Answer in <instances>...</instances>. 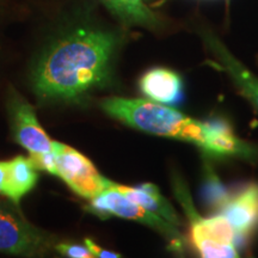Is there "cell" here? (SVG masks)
<instances>
[{"label":"cell","instance_id":"cell-1","mask_svg":"<svg viewBox=\"0 0 258 258\" xmlns=\"http://www.w3.org/2000/svg\"><path fill=\"white\" fill-rule=\"evenodd\" d=\"M118 40L112 32L82 28L54 42L32 72L42 98L77 101L109 78Z\"/></svg>","mask_w":258,"mask_h":258},{"label":"cell","instance_id":"cell-2","mask_svg":"<svg viewBox=\"0 0 258 258\" xmlns=\"http://www.w3.org/2000/svg\"><path fill=\"white\" fill-rule=\"evenodd\" d=\"M102 109L111 117L145 133L186 141L221 156L251 154L249 145L227 127L188 117L170 105L148 99L109 97L103 99Z\"/></svg>","mask_w":258,"mask_h":258},{"label":"cell","instance_id":"cell-3","mask_svg":"<svg viewBox=\"0 0 258 258\" xmlns=\"http://www.w3.org/2000/svg\"><path fill=\"white\" fill-rule=\"evenodd\" d=\"M175 192L190 221L191 240L199 253L205 258L239 257L237 234L224 215L201 218L192 206L189 191L182 180H175Z\"/></svg>","mask_w":258,"mask_h":258},{"label":"cell","instance_id":"cell-4","mask_svg":"<svg viewBox=\"0 0 258 258\" xmlns=\"http://www.w3.org/2000/svg\"><path fill=\"white\" fill-rule=\"evenodd\" d=\"M88 211L103 219L117 217L141 222L159 232L169 241L170 247L173 251H180L184 246V238L177 226L125 198L123 194L112 188L111 184L96 198L91 199Z\"/></svg>","mask_w":258,"mask_h":258},{"label":"cell","instance_id":"cell-5","mask_svg":"<svg viewBox=\"0 0 258 258\" xmlns=\"http://www.w3.org/2000/svg\"><path fill=\"white\" fill-rule=\"evenodd\" d=\"M54 176L61 179L83 199L91 200L109 188L110 180L103 177L92 161L74 148L55 143Z\"/></svg>","mask_w":258,"mask_h":258},{"label":"cell","instance_id":"cell-6","mask_svg":"<svg viewBox=\"0 0 258 258\" xmlns=\"http://www.w3.org/2000/svg\"><path fill=\"white\" fill-rule=\"evenodd\" d=\"M10 114L16 141L29 151L30 156L53 152L55 141L42 128L36 112L28 102L19 96L14 97L10 102Z\"/></svg>","mask_w":258,"mask_h":258},{"label":"cell","instance_id":"cell-7","mask_svg":"<svg viewBox=\"0 0 258 258\" xmlns=\"http://www.w3.org/2000/svg\"><path fill=\"white\" fill-rule=\"evenodd\" d=\"M219 208V214L230 221L238 240H245L258 222V184L247 185L232 198L227 196Z\"/></svg>","mask_w":258,"mask_h":258},{"label":"cell","instance_id":"cell-8","mask_svg":"<svg viewBox=\"0 0 258 258\" xmlns=\"http://www.w3.org/2000/svg\"><path fill=\"white\" fill-rule=\"evenodd\" d=\"M205 42L207 43L209 49L213 51L217 57V64L219 70L225 71L228 76L233 79L235 85L238 86L241 95L246 97L256 110H258V78L254 74L246 69L239 60H237L228 51L221 41H219L211 32H206L203 35Z\"/></svg>","mask_w":258,"mask_h":258},{"label":"cell","instance_id":"cell-9","mask_svg":"<svg viewBox=\"0 0 258 258\" xmlns=\"http://www.w3.org/2000/svg\"><path fill=\"white\" fill-rule=\"evenodd\" d=\"M42 244L37 230L10 213L0 209V252L30 253Z\"/></svg>","mask_w":258,"mask_h":258},{"label":"cell","instance_id":"cell-10","mask_svg":"<svg viewBox=\"0 0 258 258\" xmlns=\"http://www.w3.org/2000/svg\"><path fill=\"white\" fill-rule=\"evenodd\" d=\"M38 180V169L31 158L15 157L5 161V176L0 194L19 205L21 200L30 192Z\"/></svg>","mask_w":258,"mask_h":258},{"label":"cell","instance_id":"cell-11","mask_svg":"<svg viewBox=\"0 0 258 258\" xmlns=\"http://www.w3.org/2000/svg\"><path fill=\"white\" fill-rule=\"evenodd\" d=\"M140 89L151 101L166 105L177 104L183 96L179 74L164 67L147 71L140 79Z\"/></svg>","mask_w":258,"mask_h":258},{"label":"cell","instance_id":"cell-12","mask_svg":"<svg viewBox=\"0 0 258 258\" xmlns=\"http://www.w3.org/2000/svg\"><path fill=\"white\" fill-rule=\"evenodd\" d=\"M112 188L118 190L123 194L125 198L134 201L141 207L148 209L154 214L159 215L160 218L165 219L166 221L171 222L172 225L179 227L182 221L172 207V205L161 195L159 189L154 184H143L139 186H128L117 184V183L110 182Z\"/></svg>","mask_w":258,"mask_h":258},{"label":"cell","instance_id":"cell-13","mask_svg":"<svg viewBox=\"0 0 258 258\" xmlns=\"http://www.w3.org/2000/svg\"><path fill=\"white\" fill-rule=\"evenodd\" d=\"M112 16L124 25L156 29L160 24L159 18L148 8L146 0H102Z\"/></svg>","mask_w":258,"mask_h":258},{"label":"cell","instance_id":"cell-14","mask_svg":"<svg viewBox=\"0 0 258 258\" xmlns=\"http://www.w3.org/2000/svg\"><path fill=\"white\" fill-rule=\"evenodd\" d=\"M55 249L60 254L70 258H91L92 253L90 252L86 245L80 244H69L60 243L55 246Z\"/></svg>","mask_w":258,"mask_h":258},{"label":"cell","instance_id":"cell-15","mask_svg":"<svg viewBox=\"0 0 258 258\" xmlns=\"http://www.w3.org/2000/svg\"><path fill=\"white\" fill-rule=\"evenodd\" d=\"M84 244L88 246V249L90 250V252L92 253V257H99V258H118L121 257L120 253L114 252V251H109L103 249V247L97 245L95 241H92L91 239H85L84 240Z\"/></svg>","mask_w":258,"mask_h":258}]
</instances>
